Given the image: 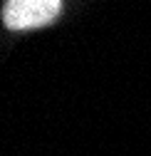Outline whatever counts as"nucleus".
I'll use <instances>...</instances> for the list:
<instances>
[{"label": "nucleus", "instance_id": "f257e3e1", "mask_svg": "<svg viewBox=\"0 0 151 156\" xmlns=\"http://www.w3.org/2000/svg\"><path fill=\"white\" fill-rule=\"evenodd\" d=\"M62 12L60 0H10L3 8V23L10 30H35Z\"/></svg>", "mask_w": 151, "mask_h": 156}]
</instances>
